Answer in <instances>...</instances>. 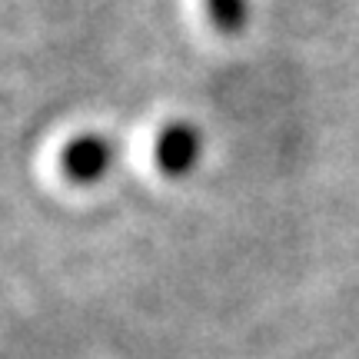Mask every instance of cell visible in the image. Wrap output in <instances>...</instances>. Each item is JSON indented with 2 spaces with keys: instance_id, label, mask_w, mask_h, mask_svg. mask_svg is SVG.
<instances>
[{
  "instance_id": "cell-1",
  "label": "cell",
  "mask_w": 359,
  "mask_h": 359,
  "mask_svg": "<svg viewBox=\"0 0 359 359\" xmlns=\"http://www.w3.org/2000/svg\"><path fill=\"white\" fill-rule=\"evenodd\" d=\"M116 143L110 137L100 133H83L77 140L67 143V150L60 154V170L70 183L90 187V183H100L116 163Z\"/></svg>"
},
{
  "instance_id": "cell-2",
  "label": "cell",
  "mask_w": 359,
  "mask_h": 359,
  "mask_svg": "<svg viewBox=\"0 0 359 359\" xmlns=\"http://www.w3.org/2000/svg\"><path fill=\"white\" fill-rule=\"evenodd\" d=\"M203 154V137L193 123H170L154 143V160L167 177H187Z\"/></svg>"
},
{
  "instance_id": "cell-3",
  "label": "cell",
  "mask_w": 359,
  "mask_h": 359,
  "mask_svg": "<svg viewBox=\"0 0 359 359\" xmlns=\"http://www.w3.org/2000/svg\"><path fill=\"white\" fill-rule=\"evenodd\" d=\"M203 4L206 20L217 34H223V37L243 34L246 20H250V0H203Z\"/></svg>"
}]
</instances>
